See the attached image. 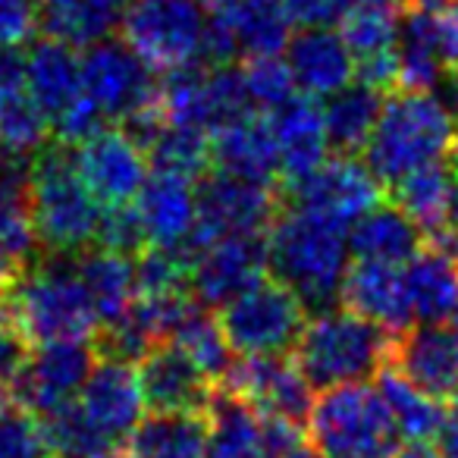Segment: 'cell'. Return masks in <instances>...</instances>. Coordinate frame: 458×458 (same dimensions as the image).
I'll return each mask as SVG.
<instances>
[{"mask_svg": "<svg viewBox=\"0 0 458 458\" xmlns=\"http://www.w3.org/2000/svg\"><path fill=\"white\" fill-rule=\"evenodd\" d=\"M389 364L433 399L458 395V333L443 324H411L393 336Z\"/></svg>", "mask_w": 458, "mask_h": 458, "instance_id": "cell-20", "label": "cell"}, {"mask_svg": "<svg viewBox=\"0 0 458 458\" xmlns=\"http://www.w3.org/2000/svg\"><path fill=\"white\" fill-rule=\"evenodd\" d=\"M308 308L280 280H258L216 308L223 333L239 355H286L308 324Z\"/></svg>", "mask_w": 458, "mask_h": 458, "instance_id": "cell-8", "label": "cell"}, {"mask_svg": "<svg viewBox=\"0 0 458 458\" xmlns=\"http://www.w3.org/2000/svg\"><path fill=\"white\" fill-rule=\"evenodd\" d=\"M76 160L79 176L91 189V195L107 208V204H129L135 201L139 189L145 185L151 164L148 154L123 126H98L85 135L79 145L70 148Z\"/></svg>", "mask_w": 458, "mask_h": 458, "instance_id": "cell-13", "label": "cell"}, {"mask_svg": "<svg viewBox=\"0 0 458 458\" xmlns=\"http://www.w3.org/2000/svg\"><path fill=\"white\" fill-rule=\"evenodd\" d=\"M38 32V4L35 0H0V45L22 47Z\"/></svg>", "mask_w": 458, "mask_h": 458, "instance_id": "cell-45", "label": "cell"}, {"mask_svg": "<svg viewBox=\"0 0 458 458\" xmlns=\"http://www.w3.org/2000/svg\"><path fill=\"white\" fill-rule=\"evenodd\" d=\"M145 154L151 170L176 173V176H185L191 182L201 179L214 166V160H210V132L166 120H160V126L148 135Z\"/></svg>", "mask_w": 458, "mask_h": 458, "instance_id": "cell-37", "label": "cell"}, {"mask_svg": "<svg viewBox=\"0 0 458 458\" xmlns=\"http://www.w3.org/2000/svg\"><path fill=\"white\" fill-rule=\"evenodd\" d=\"M35 4H47V0H35Z\"/></svg>", "mask_w": 458, "mask_h": 458, "instance_id": "cell-57", "label": "cell"}, {"mask_svg": "<svg viewBox=\"0 0 458 458\" xmlns=\"http://www.w3.org/2000/svg\"><path fill=\"white\" fill-rule=\"evenodd\" d=\"M427 26L430 38L437 45V54L443 60L449 79L458 76V0H445L443 7L427 10Z\"/></svg>", "mask_w": 458, "mask_h": 458, "instance_id": "cell-44", "label": "cell"}, {"mask_svg": "<svg viewBox=\"0 0 458 458\" xmlns=\"http://www.w3.org/2000/svg\"><path fill=\"white\" fill-rule=\"evenodd\" d=\"M98 355L89 343H45L29 349L13 380V402L32 414L70 405L89 380Z\"/></svg>", "mask_w": 458, "mask_h": 458, "instance_id": "cell-15", "label": "cell"}, {"mask_svg": "<svg viewBox=\"0 0 458 458\" xmlns=\"http://www.w3.org/2000/svg\"><path fill=\"white\" fill-rule=\"evenodd\" d=\"M374 377H377L374 386H377V393L383 395V402H386L399 437L411 439V443H430L439 433V424H443V405H439V399H433L430 393L414 386V383L389 361L383 364Z\"/></svg>", "mask_w": 458, "mask_h": 458, "instance_id": "cell-34", "label": "cell"}, {"mask_svg": "<svg viewBox=\"0 0 458 458\" xmlns=\"http://www.w3.org/2000/svg\"><path fill=\"white\" fill-rule=\"evenodd\" d=\"M135 210H139L141 229H145L148 245L160 249H176L191 261L195 255V182L176 173L154 170L148 173L145 185L135 195Z\"/></svg>", "mask_w": 458, "mask_h": 458, "instance_id": "cell-17", "label": "cell"}, {"mask_svg": "<svg viewBox=\"0 0 458 458\" xmlns=\"http://www.w3.org/2000/svg\"><path fill=\"white\" fill-rule=\"evenodd\" d=\"M141 399L151 411H208L214 383L173 343H157L139 358L135 368Z\"/></svg>", "mask_w": 458, "mask_h": 458, "instance_id": "cell-21", "label": "cell"}, {"mask_svg": "<svg viewBox=\"0 0 458 458\" xmlns=\"http://www.w3.org/2000/svg\"><path fill=\"white\" fill-rule=\"evenodd\" d=\"M242 82L249 91V101L258 114H270L289 98H295V79L289 64L274 54V57H249L242 66Z\"/></svg>", "mask_w": 458, "mask_h": 458, "instance_id": "cell-40", "label": "cell"}, {"mask_svg": "<svg viewBox=\"0 0 458 458\" xmlns=\"http://www.w3.org/2000/svg\"><path fill=\"white\" fill-rule=\"evenodd\" d=\"M452 405L443 408V424H439V455L458 458V395H452Z\"/></svg>", "mask_w": 458, "mask_h": 458, "instance_id": "cell-49", "label": "cell"}, {"mask_svg": "<svg viewBox=\"0 0 458 458\" xmlns=\"http://www.w3.org/2000/svg\"><path fill=\"white\" fill-rule=\"evenodd\" d=\"M286 195L293 208L349 229L383 201V182L370 173L368 164L355 160V154H333L320 160L311 173L289 182Z\"/></svg>", "mask_w": 458, "mask_h": 458, "instance_id": "cell-12", "label": "cell"}, {"mask_svg": "<svg viewBox=\"0 0 458 458\" xmlns=\"http://www.w3.org/2000/svg\"><path fill=\"white\" fill-rule=\"evenodd\" d=\"M129 0H47L38 10V29L72 47H89L120 29Z\"/></svg>", "mask_w": 458, "mask_h": 458, "instance_id": "cell-31", "label": "cell"}, {"mask_svg": "<svg viewBox=\"0 0 458 458\" xmlns=\"http://www.w3.org/2000/svg\"><path fill=\"white\" fill-rule=\"evenodd\" d=\"M402 16H405L402 0H352L339 20V35L355 60L386 54L395 51Z\"/></svg>", "mask_w": 458, "mask_h": 458, "instance_id": "cell-36", "label": "cell"}, {"mask_svg": "<svg viewBox=\"0 0 458 458\" xmlns=\"http://www.w3.org/2000/svg\"><path fill=\"white\" fill-rule=\"evenodd\" d=\"M208 418L201 411H151L126 439L129 458H204Z\"/></svg>", "mask_w": 458, "mask_h": 458, "instance_id": "cell-30", "label": "cell"}, {"mask_svg": "<svg viewBox=\"0 0 458 458\" xmlns=\"http://www.w3.org/2000/svg\"><path fill=\"white\" fill-rule=\"evenodd\" d=\"M95 245L98 249L116 251V255H129V258H135L139 251L148 249L145 229H141L139 210H135L132 201L129 204H107V208L101 210Z\"/></svg>", "mask_w": 458, "mask_h": 458, "instance_id": "cell-42", "label": "cell"}, {"mask_svg": "<svg viewBox=\"0 0 458 458\" xmlns=\"http://www.w3.org/2000/svg\"><path fill=\"white\" fill-rule=\"evenodd\" d=\"M220 389L239 395L261 414L270 418L301 420L308 418V408L314 402V389L299 370L295 358L289 355H242L233 361L220 383Z\"/></svg>", "mask_w": 458, "mask_h": 458, "instance_id": "cell-16", "label": "cell"}, {"mask_svg": "<svg viewBox=\"0 0 458 458\" xmlns=\"http://www.w3.org/2000/svg\"><path fill=\"white\" fill-rule=\"evenodd\" d=\"M29 164L10 157L0 166V264L20 270L41 255L29 208Z\"/></svg>", "mask_w": 458, "mask_h": 458, "instance_id": "cell-26", "label": "cell"}, {"mask_svg": "<svg viewBox=\"0 0 458 458\" xmlns=\"http://www.w3.org/2000/svg\"><path fill=\"white\" fill-rule=\"evenodd\" d=\"M204 458H258L264 445V414L239 395L216 386L208 411Z\"/></svg>", "mask_w": 458, "mask_h": 458, "instance_id": "cell-29", "label": "cell"}, {"mask_svg": "<svg viewBox=\"0 0 458 458\" xmlns=\"http://www.w3.org/2000/svg\"><path fill=\"white\" fill-rule=\"evenodd\" d=\"M286 64L293 70L295 89L311 98H330L355 79V57L343 35L330 26L301 29L286 45Z\"/></svg>", "mask_w": 458, "mask_h": 458, "instance_id": "cell-23", "label": "cell"}, {"mask_svg": "<svg viewBox=\"0 0 458 458\" xmlns=\"http://www.w3.org/2000/svg\"><path fill=\"white\" fill-rule=\"evenodd\" d=\"M0 458H54L38 414L20 405L0 411Z\"/></svg>", "mask_w": 458, "mask_h": 458, "instance_id": "cell-41", "label": "cell"}, {"mask_svg": "<svg viewBox=\"0 0 458 458\" xmlns=\"http://www.w3.org/2000/svg\"><path fill=\"white\" fill-rule=\"evenodd\" d=\"M449 320H452V330H455V333H458V305H455V311H452V314H449Z\"/></svg>", "mask_w": 458, "mask_h": 458, "instance_id": "cell-55", "label": "cell"}, {"mask_svg": "<svg viewBox=\"0 0 458 458\" xmlns=\"http://www.w3.org/2000/svg\"><path fill=\"white\" fill-rule=\"evenodd\" d=\"M389 349L393 333L349 308H324L308 318L293 358L311 389H330L377 374L389 361Z\"/></svg>", "mask_w": 458, "mask_h": 458, "instance_id": "cell-5", "label": "cell"}, {"mask_svg": "<svg viewBox=\"0 0 458 458\" xmlns=\"http://www.w3.org/2000/svg\"><path fill=\"white\" fill-rule=\"evenodd\" d=\"M267 274L289 286L308 311H324L339 301V286L349 270V229L289 204L264 233Z\"/></svg>", "mask_w": 458, "mask_h": 458, "instance_id": "cell-1", "label": "cell"}, {"mask_svg": "<svg viewBox=\"0 0 458 458\" xmlns=\"http://www.w3.org/2000/svg\"><path fill=\"white\" fill-rule=\"evenodd\" d=\"M258 458H318L301 424L264 414V445Z\"/></svg>", "mask_w": 458, "mask_h": 458, "instance_id": "cell-43", "label": "cell"}, {"mask_svg": "<svg viewBox=\"0 0 458 458\" xmlns=\"http://www.w3.org/2000/svg\"><path fill=\"white\" fill-rule=\"evenodd\" d=\"M166 343H173L210 383H220L226 377V370L233 368V345H229L226 333H223L220 320H216V311L198 305L195 299L189 301L179 320L173 324Z\"/></svg>", "mask_w": 458, "mask_h": 458, "instance_id": "cell-33", "label": "cell"}, {"mask_svg": "<svg viewBox=\"0 0 458 458\" xmlns=\"http://www.w3.org/2000/svg\"><path fill=\"white\" fill-rule=\"evenodd\" d=\"M280 204L276 185L208 170L195 179V251L223 236H264L280 214Z\"/></svg>", "mask_w": 458, "mask_h": 458, "instance_id": "cell-10", "label": "cell"}, {"mask_svg": "<svg viewBox=\"0 0 458 458\" xmlns=\"http://www.w3.org/2000/svg\"><path fill=\"white\" fill-rule=\"evenodd\" d=\"M198 4H201L204 13H223V10H229L236 0H198Z\"/></svg>", "mask_w": 458, "mask_h": 458, "instance_id": "cell-53", "label": "cell"}, {"mask_svg": "<svg viewBox=\"0 0 458 458\" xmlns=\"http://www.w3.org/2000/svg\"><path fill=\"white\" fill-rule=\"evenodd\" d=\"M76 405L91 420V427H98L114 443L126 445L139 420L145 418V399H141L132 361H120V358L95 361L89 380L79 389Z\"/></svg>", "mask_w": 458, "mask_h": 458, "instance_id": "cell-18", "label": "cell"}, {"mask_svg": "<svg viewBox=\"0 0 458 458\" xmlns=\"http://www.w3.org/2000/svg\"><path fill=\"white\" fill-rule=\"evenodd\" d=\"M383 107V91L370 89L364 82H349L330 95L324 107L327 139L336 154H358L364 151L370 132L377 126V116Z\"/></svg>", "mask_w": 458, "mask_h": 458, "instance_id": "cell-35", "label": "cell"}, {"mask_svg": "<svg viewBox=\"0 0 458 458\" xmlns=\"http://www.w3.org/2000/svg\"><path fill=\"white\" fill-rule=\"evenodd\" d=\"M414 324H443L458 305V255L424 245L405 267Z\"/></svg>", "mask_w": 458, "mask_h": 458, "instance_id": "cell-27", "label": "cell"}, {"mask_svg": "<svg viewBox=\"0 0 458 458\" xmlns=\"http://www.w3.org/2000/svg\"><path fill=\"white\" fill-rule=\"evenodd\" d=\"M7 160H10V154H7V151H4V145H0V166L7 164Z\"/></svg>", "mask_w": 458, "mask_h": 458, "instance_id": "cell-56", "label": "cell"}, {"mask_svg": "<svg viewBox=\"0 0 458 458\" xmlns=\"http://www.w3.org/2000/svg\"><path fill=\"white\" fill-rule=\"evenodd\" d=\"M38 420L54 458H116L123 452L120 443L107 439L98 427H91V420L79 411L76 399L70 405L41 414Z\"/></svg>", "mask_w": 458, "mask_h": 458, "instance_id": "cell-38", "label": "cell"}, {"mask_svg": "<svg viewBox=\"0 0 458 458\" xmlns=\"http://www.w3.org/2000/svg\"><path fill=\"white\" fill-rule=\"evenodd\" d=\"M389 458H443V455H439V449H433V445H427V443H411V445H405V449H393Z\"/></svg>", "mask_w": 458, "mask_h": 458, "instance_id": "cell-51", "label": "cell"}, {"mask_svg": "<svg viewBox=\"0 0 458 458\" xmlns=\"http://www.w3.org/2000/svg\"><path fill=\"white\" fill-rule=\"evenodd\" d=\"M267 276L264 236H223L201 245L189 261V295L198 305L223 308Z\"/></svg>", "mask_w": 458, "mask_h": 458, "instance_id": "cell-14", "label": "cell"}, {"mask_svg": "<svg viewBox=\"0 0 458 458\" xmlns=\"http://www.w3.org/2000/svg\"><path fill=\"white\" fill-rule=\"evenodd\" d=\"M210 160L223 173L251 179V182L276 185L280 157H276L267 114L251 110V114L239 116V120L210 132Z\"/></svg>", "mask_w": 458, "mask_h": 458, "instance_id": "cell-24", "label": "cell"}, {"mask_svg": "<svg viewBox=\"0 0 458 458\" xmlns=\"http://www.w3.org/2000/svg\"><path fill=\"white\" fill-rule=\"evenodd\" d=\"M424 245V233L393 201H380L349 226V251L355 261L408 264Z\"/></svg>", "mask_w": 458, "mask_h": 458, "instance_id": "cell-25", "label": "cell"}, {"mask_svg": "<svg viewBox=\"0 0 458 458\" xmlns=\"http://www.w3.org/2000/svg\"><path fill=\"white\" fill-rule=\"evenodd\" d=\"M349 4L352 0H283V7H286L293 26H301V29L336 26Z\"/></svg>", "mask_w": 458, "mask_h": 458, "instance_id": "cell-47", "label": "cell"}, {"mask_svg": "<svg viewBox=\"0 0 458 458\" xmlns=\"http://www.w3.org/2000/svg\"><path fill=\"white\" fill-rule=\"evenodd\" d=\"M445 164H449V173H452V226L458 229V141L449 151V157H445Z\"/></svg>", "mask_w": 458, "mask_h": 458, "instance_id": "cell-50", "label": "cell"}, {"mask_svg": "<svg viewBox=\"0 0 458 458\" xmlns=\"http://www.w3.org/2000/svg\"><path fill=\"white\" fill-rule=\"evenodd\" d=\"M270 132H274L276 157H280V179L283 185L295 182L305 173H311L330 151L327 139L324 107L318 98L295 95L286 104L267 114Z\"/></svg>", "mask_w": 458, "mask_h": 458, "instance_id": "cell-22", "label": "cell"}, {"mask_svg": "<svg viewBox=\"0 0 458 458\" xmlns=\"http://www.w3.org/2000/svg\"><path fill=\"white\" fill-rule=\"evenodd\" d=\"M305 424L318 458H389L399 443L386 402L364 380L320 389Z\"/></svg>", "mask_w": 458, "mask_h": 458, "instance_id": "cell-6", "label": "cell"}, {"mask_svg": "<svg viewBox=\"0 0 458 458\" xmlns=\"http://www.w3.org/2000/svg\"><path fill=\"white\" fill-rule=\"evenodd\" d=\"M0 308L13 318L29 345L89 343L101 327L76 274V255L45 251L20 267Z\"/></svg>", "mask_w": 458, "mask_h": 458, "instance_id": "cell-2", "label": "cell"}, {"mask_svg": "<svg viewBox=\"0 0 458 458\" xmlns=\"http://www.w3.org/2000/svg\"><path fill=\"white\" fill-rule=\"evenodd\" d=\"M229 35L236 41L239 57H274L283 54L293 38V20H289L283 0H236L223 10Z\"/></svg>", "mask_w": 458, "mask_h": 458, "instance_id": "cell-32", "label": "cell"}, {"mask_svg": "<svg viewBox=\"0 0 458 458\" xmlns=\"http://www.w3.org/2000/svg\"><path fill=\"white\" fill-rule=\"evenodd\" d=\"M458 141V116L433 91L395 89L383 98L380 116L364 145V164L383 185L411 170L445 160Z\"/></svg>", "mask_w": 458, "mask_h": 458, "instance_id": "cell-3", "label": "cell"}, {"mask_svg": "<svg viewBox=\"0 0 458 458\" xmlns=\"http://www.w3.org/2000/svg\"><path fill=\"white\" fill-rule=\"evenodd\" d=\"M339 305L361 314L364 320L377 324L380 330L405 333L414 324L411 299H408L405 264L383 261H355L349 264L339 286Z\"/></svg>", "mask_w": 458, "mask_h": 458, "instance_id": "cell-19", "label": "cell"}, {"mask_svg": "<svg viewBox=\"0 0 458 458\" xmlns=\"http://www.w3.org/2000/svg\"><path fill=\"white\" fill-rule=\"evenodd\" d=\"M13 276H16L13 267L0 264V305H4V299H7V289H10V283H13Z\"/></svg>", "mask_w": 458, "mask_h": 458, "instance_id": "cell-52", "label": "cell"}, {"mask_svg": "<svg viewBox=\"0 0 458 458\" xmlns=\"http://www.w3.org/2000/svg\"><path fill=\"white\" fill-rule=\"evenodd\" d=\"M29 208L47 255H79L95 245L104 204L79 176L70 145H45L29 164Z\"/></svg>", "mask_w": 458, "mask_h": 458, "instance_id": "cell-4", "label": "cell"}, {"mask_svg": "<svg viewBox=\"0 0 458 458\" xmlns=\"http://www.w3.org/2000/svg\"><path fill=\"white\" fill-rule=\"evenodd\" d=\"M51 139V123L29 98V91L0 101V145L10 157L32 160Z\"/></svg>", "mask_w": 458, "mask_h": 458, "instance_id": "cell-39", "label": "cell"}, {"mask_svg": "<svg viewBox=\"0 0 458 458\" xmlns=\"http://www.w3.org/2000/svg\"><path fill=\"white\" fill-rule=\"evenodd\" d=\"M76 274L89 293V301L101 327L114 324L135 301V258L89 245L76 255Z\"/></svg>", "mask_w": 458, "mask_h": 458, "instance_id": "cell-28", "label": "cell"}, {"mask_svg": "<svg viewBox=\"0 0 458 458\" xmlns=\"http://www.w3.org/2000/svg\"><path fill=\"white\" fill-rule=\"evenodd\" d=\"M204 16L198 0H129L120 35L154 72L201 64Z\"/></svg>", "mask_w": 458, "mask_h": 458, "instance_id": "cell-9", "label": "cell"}, {"mask_svg": "<svg viewBox=\"0 0 458 458\" xmlns=\"http://www.w3.org/2000/svg\"><path fill=\"white\" fill-rule=\"evenodd\" d=\"M445 85H449V89H452V95H458V76H455V79H449V82H445ZM449 107L455 110V116H458V98H452Z\"/></svg>", "mask_w": 458, "mask_h": 458, "instance_id": "cell-54", "label": "cell"}, {"mask_svg": "<svg viewBox=\"0 0 458 458\" xmlns=\"http://www.w3.org/2000/svg\"><path fill=\"white\" fill-rule=\"evenodd\" d=\"M26 355H29V339L20 333L13 318L0 308V389H13V380L20 374Z\"/></svg>", "mask_w": 458, "mask_h": 458, "instance_id": "cell-46", "label": "cell"}, {"mask_svg": "<svg viewBox=\"0 0 458 458\" xmlns=\"http://www.w3.org/2000/svg\"><path fill=\"white\" fill-rule=\"evenodd\" d=\"M26 91V51L0 45V101Z\"/></svg>", "mask_w": 458, "mask_h": 458, "instance_id": "cell-48", "label": "cell"}, {"mask_svg": "<svg viewBox=\"0 0 458 458\" xmlns=\"http://www.w3.org/2000/svg\"><path fill=\"white\" fill-rule=\"evenodd\" d=\"M116 458H129V455H123V452H120V455H116Z\"/></svg>", "mask_w": 458, "mask_h": 458, "instance_id": "cell-58", "label": "cell"}, {"mask_svg": "<svg viewBox=\"0 0 458 458\" xmlns=\"http://www.w3.org/2000/svg\"><path fill=\"white\" fill-rule=\"evenodd\" d=\"M82 85L104 123L126 126L157 101L154 70L123 38H101L82 47Z\"/></svg>", "mask_w": 458, "mask_h": 458, "instance_id": "cell-11", "label": "cell"}, {"mask_svg": "<svg viewBox=\"0 0 458 458\" xmlns=\"http://www.w3.org/2000/svg\"><path fill=\"white\" fill-rule=\"evenodd\" d=\"M26 91L60 145H79L85 135L104 126L82 85V54L51 35H41L26 51Z\"/></svg>", "mask_w": 458, "mask_h": 458, "instance_id": "cell-7", "label": "cell"}]
</instances>
